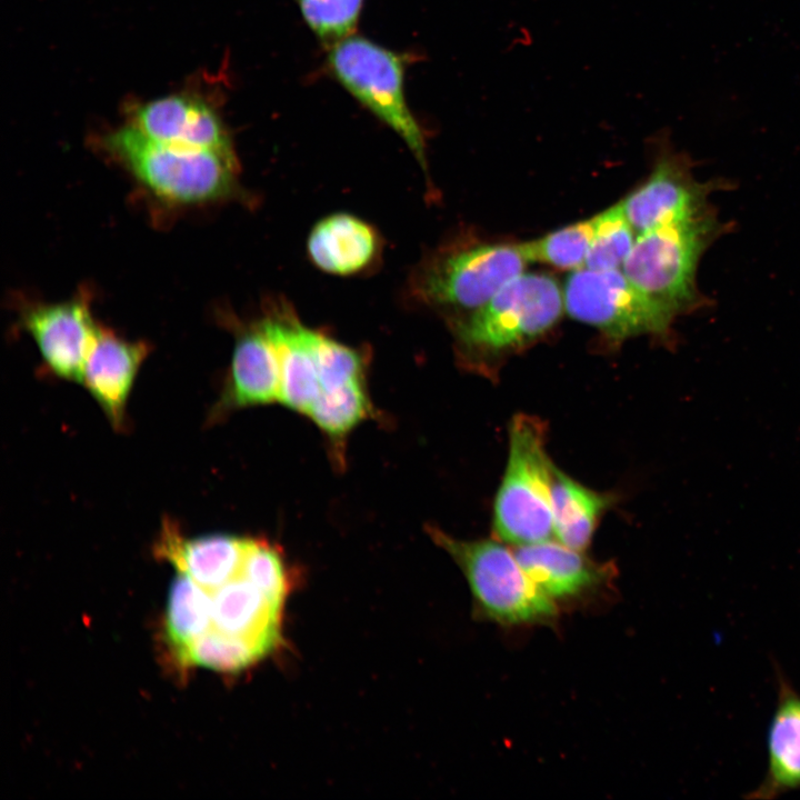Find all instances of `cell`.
<instances>
[{
	"mask_svg": "<svg viewBox=\"0 0 800 800\" xmlns=\"http://www.w3.org/2000/svg\"><path fill=\"white\" fill-rule=\"evenodd\" d=\"M723 231L724 226L709 206L693 217L638 234L622 271L676 320L703 304L696 284L698 263Z\"/></svg>",
	"mask_w": 800,
	"mask_h": 800,
	"instance_id": "1",
	"label": "cell"
},
{
	"mask_svg": "<svg viewBox=\"0 0 800 800\" xmlns=\"http://www.w3.org/2000/svg\"><path fill=\"white\" fill-rule=\"evenodd\" d=\"M529 263L521 243L457 240L424 258L410 278L421 303L462 318L486 304Z\"/></svg>",
	"mask_w": 800,
	"mask_h": 800,
	"instance_id": "2",
	"label": "cell"
},
{
	"mask_svg": "<svg viewBox=\"0 0 800 800\" xmlns=\"http://www.w3.org/2000/svg\"><path fill=\"white\" fill-rule=\"evenodd\" d=\"M563 291L542 272L521 273L478 310L451 321L466 357H497L522 348L559 321Z\"/></svg>",
	"mask_w": 800,
	"mask_h": 800,
	"instance_id": "3",
	"label": "cell"
},
{
	"mask_svg": "<svg viewBox=\"0 0 800 800\" xmlns=\"http://www.w3.org/2000/svg\"><path fill=\"white\" fill-rule=\"evenodd\" d=\"M104 143L143 186L179 203L211 201L230 193L238 169L237 159L162 143L132 123L109 133Z\"/></svg>",
	"mask_w": 800,
	"mask_h": 800,
	"instance_id": "4",
	"label": "cell"
},
{
	"mask_svg": "<svg viewBox=\"0 0 800 800\" xmlns=\"http://www.w3.org/2000/svg\"><path fill=\"white\" fill-rule=\"evenodd\" d=\"M553 470L542 422L517 414L509 427L508 462L493 506V530L500 540L519 547L553 534Z\"/></svg>",
	"mask_w": 800,
	"mask_h": 800,
	"instance_id": "5",
	"label": "cell"
},
{
	"mask_svg": "<svg viewBox=\"0 0 800 800\" xmlns=\"http://www.w3.org/2000/svg\"><path fill=\"white\" fill-rule=\"evenodd\" d=\"M432 540L463 572L480 612L507 624L549 622L557 616L554 600L528 577L516 553L497 541L461 540L428 526Z\"/></svg>",
	"mask_w": 800,
	"mask_h": 800,
	"instance_id": "6",
	"label": "cell"
},
{
	"mask_svg": "<svg viewBox=\"0 0 800 800\" xmlns=\"http://www.w3.org/2000/svg\"><path fill=\"white\" fill-rule=\"evenodd\" d=\"M411 53H399L358 34L329 46L328 67L338 82L390 127L426 168V138L404 94Z\"/></svg>",
	"mask_w": 800,
	"mask_h": 800,
	"instance_id": "7",
	"label": "cell"
},
{
	"mask_svg": "<svg viewBox=\"0 0 800 800\" xmlns=\"http://www.w3.org/2000/svg\"><path fill=\"white\" fill-rule=\"evenodd\" d=\"M564 310L606 337L622 341L650 334L669 340L672 319L620 269L571 271L563 286Z\"/></svg>",
	"mask_w": 800,
	"mask_h": 800,
	"instance_id": "8",
	"label": "cell"
},
{
	"mask_svg": "<svg viewBox=\"0 0 800 800\" xmlns=\"http://www.w3.org/2000/svg\"><path fill=\"white\" fill-rule=\"evenodd\" d=\"M654 141L659 152L652 172L620 202L637 234L700 213L710 206L708 196L721 187L696 180L692 160L672 150L667 131Z\"/></svg>",
	"mask_w": 800,
	"mask_h": 800,
	"instance_id": "9",
	"label": "cell"
},
{
	"mask_svg": "<svg viewBox=\"0 0 800 800\" xmlns=\"http://www.w3.org/2000/svg\"><path fill=\"white\" fill-rule=\"evenodd\" d=\"M23 324L57 376L82 381L99 331L87 303L72 300L38 306L24 313Z\"/></svg>",
	"mask_w": 800,
	"mask_h": 800,
	"instance_id": "10",
	"label": "cell"
},
{
	"mask_svg": "<svg viewBox=\"0 0 800 800\" xmlns=\"http://www.w3.org/2000/svg\"><path fill=\"white\" fill-rule=\"evenodd\" d=\"M132 124L162 143L237 159L220 117L201 99L172 94L138 106Z\"/></svg>",
	"mask_w": 800,
	"mask_h": 800,
	"instance_id": "11",
	"label": "cell"
},
{
	"mask_svg": "<svg viewBox=\"0 0 800 800\" xmlns=\"http://www.w3.org/2000/svg\"><path fill=\"white\" fill-rule=\"evenodd\" d=\"M260 321L278 354L279 401L307 416L321 394L314 330L303 326L283 303L276 304Z\"/></svg>",
	"mask_w": 800,
	"mask_h": 800,
	"instance_id": "12",
	"label": "cell"
},
{
	"mask_svg": "<svg viewBox=\"0 0 800 800\" xmlns=\"http://www.w3.org/2000/svg\"><path fill=\"white\" fill-rule=\"evenodd\" d=\"M247 541L248 538L221 533L187 538L176 522L166 519L154 552L178 573L211 591L240 574Z\"/></svg>",
	"mask_w": 800,
	"mask_h": 800,
	"instance_id": "13",
	"label": "cell"
},
{
	"mask_svg": "<svg viewBox=\"0 0 800 800\" xmlns=\"http://www.w3.org/2000/svg\"><path fill=\"white\" fill-rule=\"evenodd\" d=\"M147 353L143 341H129L99 327L81 382L116 429L124 427L128 397Z\"/></svg>",
	"mask_w": 800,
	"mask_h": 800,
	"instance_id": "14",
	"label": "cell"
},
{
	"mask_svg": "<svg viewBox=\"0 0 800 800\" xmlns=\"http://www.w3.org/2000/svg\"><path fill=\"white\" fill-rule=\"evenodd\" d=\"M280 369L276 348L261 321L237 339L230 371L214 412L279 400Z\"/></svg>",
	"mask_w": 800,
	"mask_h": 800,
	"instance_id": "15",
	"label": "cell"
},
{
	"mask_svg": "<svg viewBox=\"0 0 800 800\" xmlns=\"http://www.w3.org/2000/svg\"><path fill=\"white\" fill-rule=\"evenodd\" d=\"M210 593L212 629L244 638L267 653L278 647L283 602L273 600L241 574Z\"/></svg>",
	"mask_w": 800,
	"mask_h": 800,
	"instance_id": "16",
	"label": "cell"
},
{
	"mask_svg": "<svg viewBox=\"0 0 800 800\" xmlns=\"http://www.w3.org/2000/svg\"><path fill=\"white\" fill-rule=\"evenodd\" d=\"M778 699L767 736V770L748 799L800 791V693L777 667Z\"/></svg>",
	"mask_w": 800,
	"mask_h": 800,
	"instance_id": "17",
	"label": "cell"
},
{
	"mask_svg": "<svg viewBox=\"0 0 800 800\" xmlns=\"http://www.w3.org/2000/svg\"><path fill=\"white\" fill-rule=\"evenodd\" d=\"M379 249L373 228L348 213L323 218L311 230L307 250L312 263L336 276H351L369 267Z\"/></svg>",
	"mask_w": 800,
	"mask_h": 800,
	"instance_id": "18",
	"label": "cell"
},
{
	"mask_svg": "<svg viewBox=\"0 0 800 800\" xmlns=\"http://www.w3.org/2000/svg\"><path fill=\"white\" fill-rule=\"evenodd\" d=\"M514 553L532 582L552 600L576 597L602 577L579 550L559 541L519 546Z\"/></svg>",
	"mask_w": 800,
	"mask_h": 800,
	"instance_id": "19",
	"label": "cell"
},
{
	"mask_svg": "<svg viewBox=\"0 0 800 800\" xmlns=\"http://www.w3.org/2000/svg\"><path fill=\"white\" fill-rule=\"evenodd\" d=\"M608 499L572 480L554 467L551 486L553 534L576 550H583L592 538Z\"/></svg>",
	"mask_w": 800,
	"mask_h": 800,
	"instance_id": "20",
	"label": "cell"
},
{
	"mask_svg": "<svg viewBox=\"0 0 800 800\" xmlns=\"http://www.w3.org/2000/svg\"><path fill=\"white\" fill-rule=\"evenodd\" d=\"M164 627L176 652L211 630L210 591L178 573L170 586Z\"/></svg>",
	"mask_w": 800,
	"mask_h": 800,
	"instance_id": "21",
	"label": "cell"
},
{
	"mask_svg": "<svg viewBox=\"0 0 800 800\" xmlns=\"http://www.w3.org/2000/svg\"><path fill=\"white\" fill-rule=\"evenodd\" d=\"M371 410L364 381H357L322 391L307 416L334 446H342L346 437L370 416Z\"/></svg>",
	"mask_w": 800,
	"mask_h": 800,
	"instance_id": "22",
	"label": "cell"
},
{
	"mask_svg": "<svg viewBox=\"0 0 800 800\" xmlns=\"http://www.w3.org/2000/svg\"><path fill=\"white\" fill-rule=\"evenodd\" d=\"M268 653L258 644L214 629L203 633L176 652L187 667H202L222 672H237L256 663Z\"/></svg>",
	"mask_w": 800,
	"mask_h": 800,
	"instance_id": "23",
	"label": "cell"
},
{
	"mask_svg": "<svg viewBox=\"0 0 800 800\" xmlns=\"http://www.w3.org/2000/svg\"><path fill=\"white\" fill-rule=\"evenodd\" d=\"M593 236V218L522 242L529 262H542L563 270L584 268Z\"/></svg>",
	"mask_w": 800,
	"mask_h": 800,
	"instance_id": "24",
	"label": "cell"
},
{
	"mask_svg": "<svg viewBox=\"0 0 800 800\" xmlns=\"http://www.w3.org/2000/svg\"><path fill=\"white\" fill-rule=\"evenodd\" d=\"M637 236L621 203L594 216L593 236L584 268L591 270L619 269L629 256Z\"/></svg>",
	"mask_w": 800,
	"mask_h": 800,
	"instance_id": "25",
	"label": "cell"
},
{
	"mask_svg": "<svg viewBox=\"0 0 800 800\" xmlns=\"http://www.w3.org/2000/svg\"><path fill=\"white\" fill-rule=\"evenodd\" d=\"M240 574L273 600L284 603L290 580L284 558L276 544L248 538Z\"/></svg>",
	"mask_w": 800,
	"mask_h": 800,
	"instance_id": "26",
	"label": "cell"
},
{
	"mask_svg": "<svg viewBox=\"0 0 800 800\" xmlns=\"http://www.w3.org/2000/svg\"><path fill=\"white\" fill-rule=\"evenodd\" d=\"M313 33L327 46L354 33L363 0H294Z\"/></svg>",
	"mask_w": 800,
	"mask_h": 800,
	"instance_id": "27",
	"label": "cell"
},
{
	"mask_svg": "<svg viewBox=\"0 0 800 800\" xmlns=\"http://www.w3.org/2000/svg\"><path fill=\"white\" fill-rule=\"evenodd\" d=\"M321 392L364 381V354L317 330L313 336Z\"/></svg>",
	"mask_w": 800,
	"mask_h": 800,
	"instance_id": "28",
	"label": "cell"
}]
</instances>
